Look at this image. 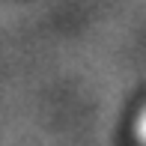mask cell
Masks as SVG:
<instances>
[{
    "mask_svg": "<svg viewBox=\"0 0 146 146\" xmlns=\"http://www.w3.org/2000/svg\"><path fill=\"white\" fill-rule=\"evenodd\" d=\"M137 140H140V146H146V108H143L140 119H137Z\"/></svg>",
    "mask_w": 146,
    "mask_h": 146,
    "instance_id": "1",
    "label": "cell"
}]
</instances>
